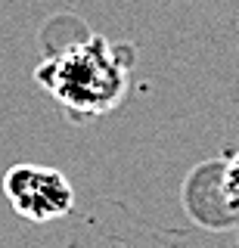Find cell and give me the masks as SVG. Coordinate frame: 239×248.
I'll return each instance as SVG.
<instances>
[{
	"label": "cell",
	"mask_w": 239,
	"mask_h": 248,
	"mask_svg": "<svg viewBox=\"0 0 239 248\" xmlns=\"http://www.w3.org/2000/svg\"><path fill=\"white\" fill-rule=\"evenodd\" d=\"M134 50L90 34L56 50L37 65V84L56 96L72 121H94L121 106L130 87Z\"/></svg>",
	"instance_id": "1"
},
{
	"label": "cell",
	"mask_w": 239,
	"mask_h": 248,
	"mask_svg": "<svg viewBox=\"0 0 239 248\" xmlns=\"http://www.w3.org/2000/svg\"><path fill=\"white\" fill-rule=\"evenodd\" d=\"M3 192L13 211L32 223H50L72 211L75 189L56 168L41 165H16L3 177Z\"/></svg>",
	"instance_id": "2"
},
{
	"label": "cell",
	"mask_w": 239,
	"mask_h": 248,
	"mask_svg": "<svg viewBox=\"0 0 239 248\" xmlns=\"http://www.w3.org/2000/svg\"><path fill=\"white\" fill-rule=\"evenodd\" d=\"M214 174H218V192L223 211L230 217H239V152H230L223 161H218Z\"/></svg>",
	"instance_id": "3"
}]
</instances>
